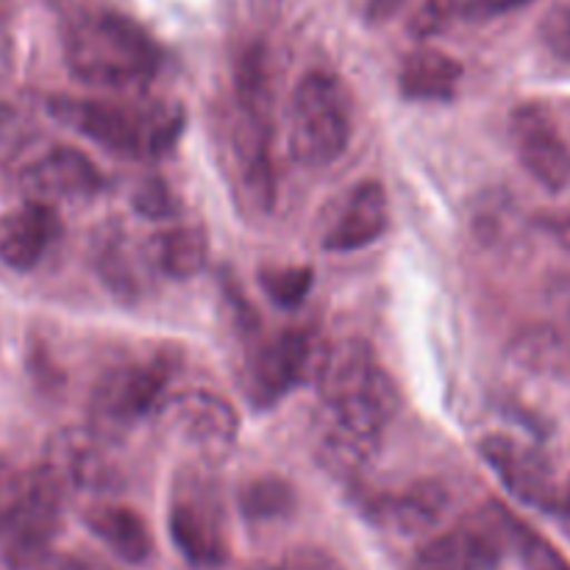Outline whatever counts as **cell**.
<instances>
[{
    "instance_id": "6da1fadb",
    "label": "cell",
    "mask_w": 570,
    "mask_h": 570,
    "mask_svg": "<svg viewBox=\"0 0 570 570\" xmlns=\"http://www.w3.org/2000/svg\"><path fill=\"white\" fill-rule=\"evenodd\" d=\"M323 404L321 460L337 473H360L399 412V387L365 340H340L315 371Z\"/></svg>"
},
{
    "instance_id": "7a4b0ae2",
    "label": "cell",
    "mask_w": 570,
    "mask_h": 570,
    "mask_svg": "<svg viewBox=\"0 0 570 570\" xmlns=\"http://www.w3.org/2000/svg\"><path fill=\"white\" fill-rule=\"evenodd\" d=\"M65 61L72 78L98 89H137L161 67V48L148 28L122 11L83 6L61 26Z\"/></svg>"
},
{
    "instance_id": "3957f363",
    "label": "cell",
    "mask_w": 570,
    "mask_h": 570,
    "mask_svg": "<svg viewBox=\"0 0 570 570\" xmlns=\"http://www.w3.org/2000/svg\"><path fill=\"white\" fill-rule=\"evenodd\" d=\"M48 111L89 142L111 150L117 156L142 161H159L181 139L187 117L173 100H139V104H115L78 95H53Z\"/></svg>"
},
{
    "instance_id": "277c9868",
    "label": "cell",
    "mask_w": 570,
    "mask_h": 570,
    "mask_svg": "<svg viewBox=\"0 0 570 570\" xmlns=\"http://www.w3.org/2000/svg\"><path fill=\"white\" fill-rule=\"evenodd\" d=\"M67 488L48 465L0 471V551L28 570L50 551L61 529Z\"/></svg>"
},
{
    "instance_id": "5b68a950",
    "label": "cell",
    "mask_w": 570,
    "mask_h": 570,
    "mask_svg": "<svg viewBox=\"0 0 570 570\" xmlns=\"http://www.w3.org/2000/svg\"><path fill=\"white\" fill-rule=\"evenodd\" d=\"M289 154L304 167H328L354 134L351 92L332 72H306L289 100Z\"/></svg>"
},
{
    "instance_id": "8992f818",
    "label": "cell",
    "mask_w": 570,
    "mask_h": 570,
    "mask_svg": "<svg viewBox=\"0 0 570 570\" xmlns=\"http://www.w3.org/2000/svg\"><path fill=\"white\" fill-rule=\"evenodd\" d=\"M173 373L176 356L170 351H156L106 371L92 390L95 423L109 432H120L148 417L165 401Z\"/></svg>"
},
{
    "instance_id": "52a82bcc",
    "label": "cell",
    "mask_w": 570,
    "mask_h": 570,
    "mask_svg": "<svg viewBox=\"0 0 570 570\" xmlns=\"http://www.w3.org/2000/svg\"><path fill=\"white\" fill-rule=\"evenodd\" d=\"M170 538L195 568H220L228 560V532L215 482L200 471H184L173 484Z\"/></svg>"
},
{
    "instance_id": "ba28073f",
    "label": "cell",
    "mask_w": 570,
    "mask_h": 570,
    "mask_svg": "<svg viewBox=\"0 0 570 570\" xmlns=\"http://www.w3.org/2000/svg\"><path fill=\"white\" fill-rule=\"evenodd\" d=\"M479 454L515 501L538 510L570 512V493L560 488L543 451L507 434H488L479 443Z\"/></svg>"
},
{
    "instance_id": "9c48e42d",
    "label": "cell",
    "mask_w": 570,
    "mask_h": 570,
    "mask_svg": "<svg viewBox=\"0 0 570 570\" xmlns=\"http://www.w3.org/2000/svg\"><path fill=\"white\" fill-rule=\"evenodd\" d=\"M228 154L239 206L248 215H271L276 204V167L265 106L239 104V115L228 134Z\"/></svg>"
},
{
    "instance_id": "30bf717a",
    "label": "cell",
    "mask_w": 570,
    "mask_h": 570,
    "mask_svg": "<svg viewBox=\"0 0 570 570\" xmlns=\"http://www.w3.org/2000/svg\"><path fill=\"white\" fill-rule=\"evenodd\" d=\"M315 334L306 328H287L267 340L245 367V393L256 410L278 404L293 393L309 371H317Z\"/></svg>"
},
{
    "instance_id": "8fae6325",
    "label": "cell",
    "mask_w": 570,
    "mask_h": 570,
    "mask_svg": "<svg viewBox=\"0 0 570 570\" xmlns=\"http://www.w3.org/2000/svg\"><path fill=\"white\" fill-rule=\"evenodd\" d=\"M510 137L529 176L549 193L570 184V145L551 111L540 104H521L510 117Z\"/></svg>"
},
{
    "instance_id": "7c38bea8",
    "label": "cell",
    "mask_w": 570,
    "mask_h": 570,
    "mask_svg": "<svg viewBox=\"0 0 570 570\" xmlns=\"http://www.w3.org/2000/svg\"><path fill=\"white\" fill-rule=\"evenodd\" d=\"M104 187L98 165L83 150L59 145L48 154L28 161L20 173V189L26 198L42 204H61V200L92 198Z\"/></svg>"
},
{
    "instance_id": "4fadbf2b",
    "label": "cell",
    "mask_w": 570,
    "mask_h": 570,
    "mask_svg": "<svg viewBox=\"0 0 570 570\" xmlns=\"http://www.w3.org/2000/svg\"><path fill=\"white\" fill-rule=\"evenodd\" d=\"M167 421L181 440L204 454H226L239 438V415L234 404L212 390H187L165 406Z\"/></svg>"
},
{
    "instance_id": "5bb4252c",
    "label": "cell",
    "mask_w": 570,
    "mask_h": 570,
    "mask_svg": "<svg viewBox=\"0 0 570 570\" xmlns=\"http://www.w3.org/2000/svg\"><path fill=\"white\" fill-rule=\"evenodd\" d=\"M61 239V217L53 204L26 198L0 217V265L31 273Z\"/></svg>"
},
{
    "instance_id": "9a60e30c",
    "label": "cell",
    "mask_w": 570,
    "mask_h": 570,
    "mask_svg": "<svg viewBox=\"0 0 570 570\" xmlns=\"http://www.w3.org/2000/svg\"><path fill=\"white\" fill-rule=\"evenodd\" d=\"M501 523H460L429 540L412 570H501L504 560Z\"/></svg>"
},
{
    "instance_id": "2e32d148",
    "label": "cell",
    "mask_w": 570,
    "mask_h": 570,
    "mask_svg": "<svg viewBox=\"0 0 570 570\" xmlns=\"http://www.w3.org/2000/svg\"><path fill=\"white\" fill-rule=\"evenodd\" d=\"M45 465L59 476L67 490L78 493H95L106 490L115 482V468H111L109 454L95 432L87 429H65L53 434L45 454Z\"/></svg>"
},
{
    "instance_id": "e0dca14e",
    "label": "cell",
    "mask_w": 570,
    "mask_h": 570,
    "mask_svg": "<svg viewBox=\"0 0 570 570\" xmlns=\"http://www.w3.org/2000/svg\"><path fill=\"white\" fill-rule=\"evenodd\" d=\"M390 226V200L379 181H362L348 193L337 217L323 237L332 254H351L379 243Z\"/></svg>"
},
{
    "instance_id": "ac0fdd59",
    "label": "cell",
    "mask_w": 570,
    "mask_h": 570,
    "mask_svg": "<svg viewBox=\"0 0 570 570\" xmlns=\"http://www.w3.org/2000/svg\"><path fill=\"white\" fill-rule=\"evenodd\" d=\"M449 501V490L440 482L426 479V482H415L401 493H384L373 499L371 515L379 527L415 538V534L429 532L443 521Z\"/></svg>"
},
{
    "instance_id": "d6986e66",
    "label": "cell",
    "mask_w": 570,
    "mask_h": 570,
    "mask_svg": "<svg viewBox=\"0 0 570 570\" xmlns=\"http://www.w3.org/2000/svg\"><path fill=\"white\" fill-rule=\"evenodd\" d=\"M89 532L128 566H145L154 557V538L139 512L120 504H98L83 515Z\"/></svg>"
},
{
    "instance_id": "ffe728a7",
    "label": "cell",
    "mask_w": 570,
    "mask_h": 570,
    "mask_svg": "<svg viewBox=\"0 0 570 570\" xmlns=\"http://www.w3.org/2000/svg\"><path fill=\"white\" fill-rule=\"evenodd\" d=\"M462 83V65L438 48H417L404 56L399 72V89L406 100L445 104Z\"/></svg>"
},
{
    "instance_id": "44dd1931",
    "label": "cell",
    "mask_w": 570,
    "mask_h": 570,
    "mask_svg": "<svg viewBox=\"0 0 570 570\" xmlns=\"http://www.w3.org/2000/svg\"><path fill=\"white\" fill-rule=\"evenodd\" d=\"M150 250H154L156 267L170 278L198 276L209 262V239L198 226H178L159 234Z\"/></svg>"
},
{
    "instance_id": "7402d4cb",
    "label": "cell",
    "mask_w": 570,
    "mask_h": 570,
    "mask_svg": "<svg viewBox=\"0 0 570 570\" xmlns=\"http://www.w3.org/2000/svg\"><path fill=\"white\" fill-rule=\"evenodd\" d=\"M298 507V493L293 484L282 476H256L245 482L239 490V512L250 523H273L289 518Z\"/></svg>"
},
{
    "instance_id": "603a6c76",
    "label": "cell",
    "mask_w": 570,
    "mask_h": 570,
    "mask_svg": "<svg viewBox=\"0 0 570 570\" xmlns=\"http://www.w3.org/2000/svg\"><path fill=\"white\" fill-rule=\"evenodd\" d=\"M499 523L504 540L515 549L518 560L527 570H570L566 554L549 538H543L538 529L529 527L527 521L515 518L512 512L499 510Z\"/></svg>"
},
{
    "instance_id": "cb8c5ba5",
    "label": "cell",
    "mask_w": 570,
    "mask_h": 570,
    "mask_svg": "<svg viewBox=\"0 0 570 570\" xmlns=\"http://www.w3.org/2000/svg\"><path fill=\"white\" fill-rule=\"evenodd\" d=\"M95 267H98L100 278L106 287L117 295V298H134L137 295V273L128 262V250L122 248L120 234H106L95 250Z\"/></svg>"
},
{
    "instance_id": "d4e9b609",
    "label": "cell",
    "mask_w": 570,
    "mask_h": 570,
    "mask_svg": "<svg viewBox=\"0 0 570 570\" xmlns=\"http://www.w3.org/2000/svg\"><path fill=\"white\" fill-rule=\"evenodd\" d=\"M259 284L273 304L287 309L304 304L315 284V271L309 265H273L259 271Z\"/></svg>"
},
{
    "instance_id": "484cf974",
    "label": "cell",
    "mask_w": 570,
    "mask_h": 570,
    "mask_svg": "<svg viewBox=\"0 0 570 570\" xmlns=\"http://www.w3.org/2000/svg\"><path fill=\"white\" fill-rule=\"evenodd\" d=\"M134 209L145 217V220H167L176 215V198H173L170 187L161 178H145L137 189H134Z\"/></svg>"
},
{
    "instance_id": "4316f807",
    "label": "cell",
    "mask_w": 570,
    "mask_h": 570,
    "mask_svg": "<svg viewBox=\"0 0 570 570\" xmlns=\"http://www.w3.org/2000/svg\"><path fill=\"white\" fill-rule=\"evenodd\" d=\"M540 37H543L546 48L557 56L560 61L570 65V9L568 6H557L540 22Z\"/></svg>"
},
{
    "instance_id": "83f0119b",
    "label": "cell",
    "mask_w": 570,
    "mask_h": 570,
    "mask_svg": "<svg viewBox=\"0 0 570 570\" xmlns=\"http://www.w3.org/2000/svg\"><path fill=\"white\" fill-rule=\"evenodd\" d=\"M276 570H345L343 562L337 557H332L328 551L317 549V546H301L284 554V560L278 562Z\"/></svg>"
},
{
    "instance_id": "f1b7e54d",
    "label": "cell",
    "mask_w": 570,
    "mask_h": 570,
    "mask_svg": "<svg viewBox=\"0 0 570 570\" xmlns=\"http://www.w3.org/2000/svg\"><path fill=\"white\" fill-rule=\"evenodd\" d=\"M534 3V0H462L456 6V14L465 20H493V17L510 14V11L523 9V6Z\"/></svg>"
},
{
    "instance_id": "f546056e",
    "label": "cell",
    "mask_w": 570,
    "mask_h": 570,
    "mask_svg": "<svg viewBox=\"0 0 570 570\" xmlns=\"http://www.w3.org/2000/svg\"><path fill=\"white\" fill-rule=\"evenodd\" d=\"M538 223L540 228H543V232L560 245V248L570 250V209L546 212V215H540Z\"/></svg>"
},
{
    "instance_id": "4dcf8cb0",
    "label": "cell",
    "mask_w": 570,
    "mask_h": 570,
    "mask_svg": "<svg viewBox=\"0 0 570 570\" xmlns=\"http://www.w3.org/2000/svg\"><path fill=\"white\" fill-rule=\"evenodd\" d=\"M14 37H11L9 22L0 14V83L14 72Z\"/></svg>"
},
{
    "instance_id": "1f68e13d",
    "label": "cell",
    "mask_w": 570,
    "mask_h": 570,
    "mask_svg": "<svg viewBox=\"0 0 570 570\" xmlns=\"http://www.w3.org/2000/svg\"><path fill=\"white\" fill-rule=\"evenodd\" d=\"M401 6L404 0H365V17L371 22H387Z\"/></svg>"
},
{
    "instance_id": "d6a6232c",
    "label": "cell",
    "mask_w": 570,
    "mask_h": 570,
    "mask_svg": "<svg viewBox=\"0 0 570 570\" xmlns=\"http://www.w3.org/2000/svg\"><path fill=\"white\" fill-rule=\"evenodd\" d=\"M248 570H276V568H265V566H254V568H248Z\"/></svg>"
}]
</instances>
